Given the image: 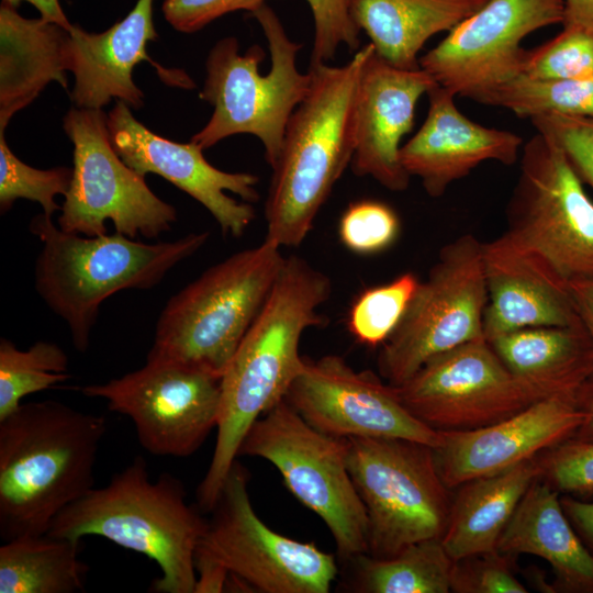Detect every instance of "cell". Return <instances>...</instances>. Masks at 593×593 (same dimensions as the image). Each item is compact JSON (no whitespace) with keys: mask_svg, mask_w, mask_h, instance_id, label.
Instances as JSON below:
<instances>
[{"mask_svg":"<svg viewBox=\"0 0 593 593\" xmlns=\"http://www.w3.org/2000/svg\"><path fill=\"white\" fill-rule=\"evenodd\" d=\"M89 398L134 424L139 444L159 457L187 458L216 428L221 379L183 363L146 358V363L102 384L81 388Z\"/></svg>","mask_w":593,"mask_h":593,"instance_id":"15","label":"cell"},{"mask_svg":"<svg viewBox=\"0 0 593 593\" xmlns=\"http://www.w3.org/2000/svg\"><path fill=\"white\" fill-rule=\"evenodd\" d=\"M80 540L25 536L0 547V593L83 591L88 566L78 557Z\"/></svg>","mask_w":593,"mask_h":593,"instance_id":"30","label":"cell"},{"mask_svg":"<svg viewBox=\"0 0 593 593\" xmlns=\"http://www.w3.org/2000/svg\"><path fill=\"white\" fill-rule=\"evenodd\" d=\"M102 415L59 401L21 403L0 419V536L44 535L94 485Z\"/></svg>","mask_w":593,"mask_h":593,"instance_id":"2","label":"cell"},{"mask_svg":"<svg viewBox=\"0 0 593 593\" xmlns=\"http://www.w3.org/2000/svg\"><path fill=\"white\" fill-rule=\"evenodd\" d=\"M197 580L194 593L225 592L228 570L221 563L203 557L194 558Z\"/></svg>","mask_w":593,"mask_h":593,"instance_id":"44","label":"cell"},{"mask_svg":"<svg viewBox=\"0 0 593 593\" xmlns=\"http://www.w3.org/2000/svg\"><path fill=\"white\" fill-rule=\"evenodd\" d=\"M347 466L368 517V551L388 558L443 537L451 510L432 447L401 438L350 437Z\"/></svg>","mask_w":593,"mask_h":593,"instance_id":"9","label":"cell"},{"mask_svg":"<svg viewBox=\"0 0 593 593\" xmlns=\"http://www.w3.org/2000/svg\"><path fill=\"white\" fill-rule=\"evenodd\" d=\"M206 519L186 501L182 482L171 473L149 478L147 462L136 456L109 483L91 489L65 507L47 535L80 540L100 536L155 561L161 577L153 593H194L195 550Z\"/></svg>","mask_w":593,"mask_h":593,"instance_id":"4","label":"cell"},{"mask_svg":"<svg viewBox=\"0 0 593 593\" xmlns=\"http://www.w3.org/2000/svg\"><path fill=\"white\" fill-rule=\"evenodd\" d=\"M2 2L14 8L21 2H29L40 11L43 20L56 23L68 31L74 25L67 19L59 0H2Z\"/></svg>","mask_w":593,"mask_h":593,"instance_id":"46","label":"cell"},{"mask_svg":"<svg viewBox=\"0 0 593 593\" xmlns=\"http://www.w3.org/2000/svg\"><path fill=\"white\" fill-rule=\"evenodd\" d=\"M284 400L311 426L334 437L401 438L433 449L443 443V432L415 417L393 385L336 355L303 357Z\"/></svg>","mask_w":593,"mask_h":593,"instance_id":"16","label":"cell"},{"mask_svg":"<svg viewBox=\"0 0 593 593\" xmlns=\"http://www.w3.org/2000/svg\"><path fill=\"white\" fill-rule=\"evenodd\" d=\"M529 120L536 132L560 147L583 184L593 191V118L549 113Z\"/></svg>","mask_w":593,"mask_h":593,"instance_id":"39","label":"cell"},{"mask_svg":"<svg viewBox=\"0 0 593 593\" xmlns=\"http://www.w3.org/2000/svg\"><path fill=\"white\" fill-rule=\"evenodd\" d=\"M437 82L421 67L402 69L374 47L366 58L356 93L351 169L393 192L405 191L410 175L400 160L401 139L414 125L415 108Z\"/></svg>","mask_w":593,"mask_h":593,"instance_id":"20","label":"cell"},{"mask_svg":"<svg viewBox=\"0 0 593 593\" xmlns=\"http://www.w3.org/2000/svg\"><path fill=\"white\" fill-rule=\"evenodd\" d=\"M332 281L304 258L286 257L264 306L221 378L216 441L197 489L201 512L213 508L224 480L251 425L277 405L299 374L303 333L325 323L318 310Z\"/></svg>","mask_w":593,"mask_h":593,"instance_id":"1","label":"cell"},{"mask_svg":"<svg viewBox=\"0 0 593 593\" xmlns=\"http://www.w3.org/2000/svg\"><path fill=\"white\" fill-rule=\"evenodd\" d=\"M102 110L74 108L64 130L74 144L72 179L58 226L74 234H107L111 221L130 238H155L177 220L176 209L158 198L145 176L128 167L112 146Z\"/></svg>","mask_w":593,"mask_h":593,"instance_id":"12","label":"cell"},{"mask_svg":"<svg viewBox=\"0 0 593 593\" xmlns=\"http://www.w3.org/2000/svg\"><path fill=\"white\" fill-rule=\"evenodd\" d=\"M488 303L484 338L526 327L582 325L568 286L499 237L482 244Z\"/></svg>","mask_w":593,"mask_h":593,"instance_id":"23","label":"cell"},{"mask_svg":"<svg viewBox=\"0 0 593 593\" xmlns=\"http://www.w3.org/2000/svg\"><path fill=\"white\" fill-rule=\"evenodd\" d=\"M268 0H164L161 10L167 22L177 31L193 33L230 12L250 13Z\"/></svg>","mask_w":593,"mask_h":593,"instance_id":"41","label":"cell"},{"mask_svg":"<svg viewBox=\"0 0 593 593\" xmlns=\"http://www.w3.org/2000/svg\"><path fill=\"white\" fill-rule=\"evenodd\" d=\"M400 230L399 216L390 205L378 200H360L343 213L338 235L350 251L372 255L392 246Z\"/></svg>","mask_w":593,"mask_h":593,"instance_id":"36","label":"cell"},{"mask_svg":"<svg viewBox=\"0 0 593 593\" xmlns=\"http://www.w3.org/2000/svg\"><path fill=\"white\" fill-rule=\"evenodd\" d=\"M262 29L270 52L268 74L259 72L266 57L258 45L238 53L235 37H224L210 51L206 77L199 98L214 110L205 126L191 137L202 149L236 134H251L264 145L272 168L278 160L288 122L307 94L312 77L302 74L296 56L302 45L293 42L275 11L267 4L251 13Z\"/></svg>","mask_w":593,"mask_h":593,"instance_id":"7","label":"cell"},{"mask_svg":"<svg viewBox=\"0 0 593 593\" xmlns=\"http://www.w3.org/2000/svg\"><path fill=\"white\" fill-rule=\"evenodd\" d=\"M68 356L58 345L38 340L26 350L0 340V419L15 411L23 398L70 378Z\"/></svg>","mask_w":593,"mask_h":593,"instance_id":"32","label":"cell"},{"mask_svg":"<svg viewBox=\"0 0 593 593\" xmlns=\"http://www.w3.org/2000/svg\"><path fill=\"white\" fill-rule=\"evenodd\" d=\"M394 388L404 406L437 430L483 427L553 394L513 374L485 338L434 356Z\"/></svg>","mask_w":593,"mask_h":593,"instance_id":"14","label":"cell"},{"mask_svg":"<svg viewBox=\"0 0 593 593\" xmlns=\"http://www.w3.org/2000/svg\"><path fill=\"white\" fill-rule=\"evenodd\" d=\"M471 100L506 109L523 119L549 113L593 118V76L545 80L519 75Z\"/></svg>","mask_w":593,"mask_h":593,"instance_id":"31","label":"cell"},{"mask_svg":"<svg viewBox=\"0 0 593 593\" xmlns=\"http://www.w3.org/2000/svg\"><path fill=\"white\" fill-rule=\"evenodd\" d=\"M563 27H580L593 32V0H564Z\"/></svg>","mask_w":593,"mask_h":593,"instance_id":"45","label":"cell"},{"mask_svg":"<svg viewBox=\"0 0 593 593\" xmlns=\"http://www.w3.org/2000/svg\"><path fill=\"white\" fill-rule=\"evenodd\" d=\"M69 32L16 8L0 5V128L29 105L51 81L67 88Z\"/></svg>","mask_w":593,"mask_h":593,"instance_id":"25","label":"cell"},{"mask_svg":"<svg viewBox=\"0 0 593 593\" xmlns=\"http://www.w3.org/2000/svg\"><path fill=\"white\" fill-rule=\"evenodd\" d=\"M427 97L425 121L401 146L400 160L410 177L421 179L429 197L440 198L484 161L505 166L517 161L524 145L519 135L470 120L456 105V94L438 83Z\"/></svg>","mask_w":593,"mask_h":593,"instance_id":"22","label":"cell"},{"mask_svg":"<svg viewBox=\"0 0 593 593\" xmlns=\"http://www.w3.org/2000/svg\"><path fill=\"white\" fill-rule=\"evenodd\" d=\"M522 75L545 80L592 77L593 32L563 27L548 42L527 49Z\"/></svg>","mask_w":593,"mask_h":593,"instance_id":"35","label":"cell"},{"mask_svg":"<svg viewBox=\"0 0 593 593\" xmlns=\"http://www.w3.org/2000/svg\"><path fill=\"white\" fill-rule=\"evenodd\" d=\"M578 404L584 413V421L574 437L593 440V379L584 382L579 389Z\"/></svg>","mask_w":593,"mask_h":593,"instance_id":"47","label":"cell"},{"mask_svg":"<svg viewBox=\"0 0 593 593\" xmlns=\"http://www.w3.org/2000/svg\"><path fill=\"white\" fill-rule=\"evenodd\" d=\"M30 231L42 242L35 262V290L68 326L74 347L85 353L101 304L114 293L152 289L179 262L195 254L208 232L172 242L145 244L121 233L79 236L35 215Z\"/></svg>","mask_w":593,"mask_h":593,"instance_id":"5","label":"cell"},{"mask_svg":"<svg viewBox=\"0 0 593 593\" xmlns=\"http://www.w3.org/2000/svg\"><path fill=\"white\" fill-rule=\"evenodd\" d=\"M354 1L306 0L314 22L310 66L328 64L340 46L359 49L361 31L353 16Z\"/></svg>","mask_w":593,"mask_h":593,"instance_id":"38","label":"cell"},{"mask_svg":"<svg viewBox=\"0 0 593 593\" xmlns=\"http://www.w3.org/2000/svg\"><path fill=\"white\" fill-rule=\"evenodd\" d=\"M573 306L588 335L590 343V363L593 379V279L568 282Z\"/></svg>","mask_w":593,"mask_h":593,"instance_id":"42","label":"cell"},{"mask_svg":"<svg viewBox=\"0 0 593 593\" xmlns=\"http://www.w3.org/2000/svg\"><path fill=\"white\" fill-rule=\"evenodd\" d=\"M248 480V471L236 459L206 519L195 557L221 563L255 592H329L339 571L335 556L267 526L253 507Z\"/></svg>","mask_w":593,"mask_h":593,"instance_id":"13","label":"cell"},{"mask_svg":"<svg viewBox=\"0 0 593 593\" xmlns=\"http://www.w3.org/2000/svg\"><path fill=\"white\" fill-rule=\"evenodd\" d=\"M561 506L575 532L593 555V501L571 495L560 497Z\"/></svg>","mask_w":593,"mask_h":593,"instance_id":"43","label":"cell"},{"mask_svg":"<svg viewBox=\"0 0 593 593\" xmlns=\"http://www.w3.org/2000/svg\"><path fill=\"white\" fill-rule=\"evenodd\" d=\"M280 248L265 238L172 295L147 358L174 360L221 379L282 269Z\"/></svg>","mask_w":593,"mask_h":593,"instance_id":"6","label":"cell"},{"mask_svg":"<svg viewBox=\"0 0 593 593\" xmlns=\"http://www.w3.org/2000/svg\"><path fill=\"white\" fill-rule=\"evenodd\" d=\"M488 0H355L353 16L378 55L402 69L419 68L418 53L435 34L449 32Z\"/></svg>","mask_w":593,"mask_h":593,"instance_id":"27","label":"cell"},{"mask_svg":"<svg viewBox=\"0 0 593 593\" xmlns=\"http://www.w3.org/2000/svg\"><path fill=\"white\" fill-rule=\"evenodd\" d=\"M419 280L404 272L392 281L363 290L349 309L347 327L356 342L380 347L392 335L405 314Z\"/></svg>","mask_w":593,"mask_h":593,"instance_id":"33","label":"cell"},{"mask_svg":"<svg viewBox=\"0 0 593 593\" xmlns=\"http://www.w3.org/2000/svg\"><path fill=\"white\" fill-rule=\"evenodd\" d=\"M497 551L537 556L551 567L559 591L593 593V555L567 517L559 492L540 478L522 497Z\"/></svg>","mask_w":593,"mask_h":593,"instance_id":"24","label":"cell"},{"mask_svg":"<svg viewBox=\"0 0 593 593\" xmlns=\"http://www.w3.org/2000/svg\"><path fill=\"white\" fill-rule=\"evenodd\" d=\"M455 561L441 539L411 544L388 558L361 553L342 564L344 584L358 593H448Z\"/></svg>","mask_w":593,"mask_h":593,"instance_id":"29","label":"cell"},{"mask_svg":"<svg viewBox=\"0 0 593 593\" xmlns=\"http://www.w3.org/2000/svg\"><path fill=\"white\" fill-rule=\"evenodd\" d=\"M489 343L513 374L553 393L578 391L592 379L590 343L582 325L526 327Z\"/></svg>","mask_w":593,"mask_h":593,"instance_id":"28","label":"cell"},{"mask_svg":"<svg viewBox=\"0 0 593 593\" xmlns=\"http://www.w3.org/2000/svg\"><path fill=\"white\" fill-rule=\"evenodd\" d=\"M541 479L569 495H593V440L571 437L540 454Z\"/></svg>","mask_w":593,"mask_h":593,"instance_id":"37","label":"cell"},{"mask_svg":"<svg viewBox=\"0 0 593 593\" xmlns=\"http://www.w3.org/2000/svg\"><path fill=\"white\" fill-rule=\"evenodd\" d=\"M5 128H0V210L5 213L19 199L35 201L43 213L52 216L61 211L55 202L58 194L65 195L70 187L72 169L56 167L36 169L20 160L9 148Z\"/></svg>","mask_w":593,"mask_h":593,"instance_id":"34","label":"cell"},{"mask_svg":"<svg viewBox=\"0 0 593 593\" xmlns=\"http://www.w3.org/2000/svg\"><path fill=\"white\" fill-rule=\"evenodd\" d=\"M107 124L113 148L128 167L142 176L159 175L188 193L212 214L223 235L240 237L254 221L257 176L215 168L197 144L157 135L123 101H116Z\"/></svg>","mask_w":593,"mask_h":593,"instance_id":"18","label":"cell"},{"mask_svg":"<svg viewBox=\"0 0 593 593\" xmlns=\"http://www.w3.org/2000/svg\"><path fill=\"white\" fill-rule=\"evenodd\" d=\"M154 0H138L128 14L102 33H89L77 25L69 32V71L75 76L70 98L76 108L101 110L112 99L141 109L144 93L134 83L133 68L142 60L155 66L165 83L193 89L183 70L165 69L147 55V43L156 41Z\"/></svg>","mask_w":593,"mask_h":593,"instance_id":"21","label":"cell"},{"mask_svg":"<svg viewBox=\"0 0 593 593\" xmlns=\"http://www.w3.org/2000/svg\"><path fill=\"white\" fill-rule=\"evenodd\" d=\"M368 43L342 66H310L311 87L292 113L265 202L266 239L298 247L351 164L354 114Z\"/></svg>","mask_w":593,"mask_h":593,"instance_id":"3","label":"cell"},{"mask_svg":"<svg viewBox=\"0 0 593 593\" xmlns=\"http://www.w3.org/2000/svg\"><path fill=\"white\" fill-rule=\"evenodd\" d=\"M347 439L311 426L284 399L258 418L239 456L271 462L289 491L326 524L343 563L368 551V517L347 466Z\"/></svg>","mask_w":593,"mask_h":593,"instance_id":"10","label":"cell"},{"mask_svg":"<svg viewBox=\"0 0 593 593\" xmlns=\"http://www.w3.org/2000/svg\"><path fill=\"white\" fill-rule=\"evenodd\" d=\"M521 154L499 238L566 284L593 279V201L583 182L560 147L539 132Z\"/></svg>","mask_w":593,"mask_h":593,"instance_id":"8","label":"cell"},{"mask_svg":"<svg viewBox=\"0 0 593 593\" xmlns=\"http://www.w3.org/2000/svg\"><path fill=\"white\" fill-rule=\"evenodd\" d=\"M513 557L497 550L455 561L451 591L457 593H527L514 575Z\"/></svg>","mask_w":593,"mask_h":593,"instance_id":"40","label":"cell"},{"mask_svg":"<svg viewBox=\"0 0 593 593\" xmlns=\"http://www.w3.org/2000/svg\"><path fill=\"white\" fill-rule=\"evenodd\" d=\"M578 391L550 394L483 427L441 430L443 443L433 450L444 483L452 489L505 471L574 437L584 421Z\"/></svg>","mask_w":593,"mask_h":593,"instance_id":"19","label":"cell"},{"mask_svg":"<svg viewBox=\"0 0 593 593\" xmlns=\"http://www.w3.org/2000/svg\"><path fill=\"white\" fill-rule=\"evenodd\" d=\"M541 475L538 458L470 480L451 504L441 542L454 561L494 552L528 488Z\"/></svg>","mask_w":593,"mask_h":593,"instance_id":"26","label":"cell"},{"mask_svg":"<svg viewBox=\"0 0 593 593\" xmlns=\"http://www.w3.org/2000/svg\"><path fill=\"white\" fill-rule=\"evenodd\" d=\"M482 244L463 234L439 250L398 327L380 346L378 371L391 385L405 382L434 356L484 338Z\"/></svg>","mask_w":593,"mask_h":593,"instance_id":"11","label":"cell"},{"mask_svg":"<svg viewBox=\"0 0 593 593\" xmlns=\"http://www.w3.org/2000/svg\"><path fill=\"white\" fill-rule=\"evenodd\" d=\"M564 18V0H488L419 57V67L439 86L471 99L522 75L523 38Z\"/></svg>","mask_w":593,"mask_h":593,"instance_id":"17","label":"cell"}]
</instances>
